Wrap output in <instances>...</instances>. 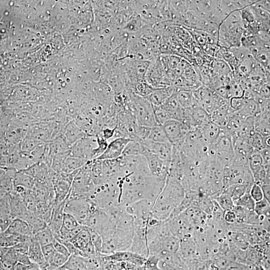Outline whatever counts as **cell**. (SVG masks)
<instances>
[{
  "mask_svg": "<svg viewBox=\"0 0 270 270\" xmlns=\"http://www.w3.org/2000/svg\"><path fill=\"white\" fill-rule=\"evenodd\" d=\"M31 237L2 232L0 234V247L10 248L19 243L27 241Z\"/></svg>",
  "mask_w": 270,
  "mask_h": 270,
  "instance_id": "30",
  "label": "cell"
},
{
  "mask_svg": "<svg viewBox=\"0 0 270 270\" xmlns=\"http://www.w3.org/2000/svg\"><path fill=\"white\" fill-rule=\"evenodd\" d=\"M141 142L145 151L154 154L164 161H171L173 153V146L171 143H157L148 140L141 141Z\"/></svg>",
  "mask_w": 270,
  "mask_h": 270,
  "instance_id": "17",
  "label": "cell"
},
{
  "mask_svg": "<svg viewBox=\"0 0 270 270\" xmlns=\"http://www.w3.org/2000/svg\"><path fill=\"white\" fill-rule=\"evenodd\" d=\"M185 197V190L179 180L168 175L164 188L151 210L152 216L162 223L166 221Z\"/></svg>",
  "mask_w": 270,
  "mask_h": 270,
  "instance_id": "2",
  "label": "cell"
},
{
  "mask_svg": "<svg viewBox=\"0 0 270 270\" xmlns=\"http://www.w3.org/2000/svg\"><path fill=\"white\" fill-rule=\"evenodd\" d=\"M86 226L101 236L115 228L111 217L104 210L97 208L90 217Z\"/></svg>",
  "mask_w": 270,
  "mask_h": 270,
  "instance_id": "11",
  "label": "cell"
},
{
  "mask_svg": "<svg viewBox=\"0 0 270 270\" xmlns=\"http://www.w3.org/2000/svg\"><path fill=\"white\" fill-rule=\"evenodd\" d=\"M42 250L47 263L48 260L56 251L53 244L42 247Z\"/></svg>",
  "mask_w": 270,
  "mask_h": 270,
  "instance_id": "50",
  "label": "cell"
},
{
  "mask_svg": "<svg viewBox=\"0 0 270 270\" xmlns=\"http://www.w3.org/2000/svg\"><path fill=\"white\" fill-rule=\"evenodd\" d=\"M28 266L17 263L13 270H27Z\"/></svg>",
  "mask_w": 270,
  "mask_h": 270,
  "instance_id": "53",
  "label": "cell"
},
{
  "mask_svg": "<svg viewBox=\"0 0 270 270\" xmlns=\"http://www.w3.org/2000/svg\"><path fill=\"white\" fill-rule=\"evenodd\" d=\"M194 236L180 240L178 254L185 262L199 259Z\"/></svg>",
  "mask_w": 270,
  "mask_h": 270,
  "instance_id": "19",
  "label": "cell"
},
{
  "mask_svg": "<svg viewBox=\"0 0 270 270\" xmlns=\"http://www.w3.org/2000/svg\"><path fill=\"white\" fill-rule=\"evenodd\" d=\"M27 270H42L38 265L32 264L28 266Z\"/></svg>",
  "mask_w": 270,
  "mask_h": 270,
  "instance_id": "54",
  "label": "cell"
},
{
  "mask_svg": "<svg viewBox=\"0 0 270 270\" xmlns=\"http://www.w3.org/2000/svg\"><path fill=\"white\" fill-rule=\"evenodd\" d=\"M67 199L62 203L53 207L52 214L48 226L54 235L57 234L62 226L64 209Z\"/></svg>",
  "mask_w": 270,
  "mask_h": 270,
  "instance_id": "25",
  "label": "cell"
},
{
  "mask_svg": "<svg viewBox=\"0 0 270 270\" xmlns=\"http://www.w3.org/2000/svg\"><path fill=\"white\" fill-rule=\"evenodd\" d=\"M254 129L264 138L270 137V118L261 116L255 117Z\"/></svg>",
  "mask_w": 270,
  "mask_h": 270,
  "instance_id": "34",
  "label": "cell"
},
{
  "mask_svg": "<svg viewBox=\"0 0 270 270\" xmlns=\"http://www.w3.org/2000/svg\"><path fill=\"white\" fill-rule=\"evenodd\" d=\"M109 260L115 262H126L136 266H143L146 259L129 251H119L107 255Z\"/></svg>",
  "mask_w": 270,
  "mask_h": 270,
  "instance_id": "21",
  "label": "cell"
},
{
  "mask_svg": "<svg viewBox=\"0 0 270 270\" xmlns=\"http://www.w3.org/2000/svg\"><path fill=\"white\" fill-rule=\"evenodd\" d=\"M260 154L263 159L264 164H270V149L267 147L260 151Z\"/></svg>",
  "mask_w": 270,
  "mask_h": 270,
  "instance_id": "51",
  "label": "cell"
},
{
  "mask_svg": "<svg viewBox=\"0 0 270 270\" xmlns=\"http://www.w3.org/2000/svg\"><path fill=\"white\" fill-rule=\"evenodd\" d=\"M175 89L173 87L155 89L147 97L153 106L160 107L173 94Z\"/></svg>",
  "mask_w": 270,
  "mask_h": 270,
  "instance_id": "27",
  "label": "cell"
},
{
  "mask_svg": "<svg viewBox=\"0 0 270 270\" xmlns=\"http://www.w3.org/2000/svg\"><path fill=\"white\" fill-rule=\"evenodd\" d=\"M260 186L261 187V188L263 193L264 198L270 203V184H263Z\"/></svg>",
  "mask_w": 270,
  "mask_h": 270,
  "instance_id": "52",
  "label": "cell"
},
{
  "mask_svg": "<svg viewBox=\"0 0 270 270\" xmlns=\"http://www.w3.org/2000/svg\"><path fill=\"white\" fill-rule=\"evenodd\" d=\"M148 227H134L133 232L132 241L129 250L133 253L147 258L149 252L148 246Z\"/></svg>",
  "mask_w": 270,
  "mask_h": 270,
  "instance_id": "16",
  "label": "cell"
},
{
  "mask_svg": "<svg viewBox=\"0 0 270 270\" xmlns=\"http://www.w3.org/2000/svg\"><path fill=\"white\" fill-rule=\"evenodd\" d=\"M133 232L114 228L102 235L100 254L109 255L119 251H129L132 241Z\"/></svg>",
  "mask_w": 270,
  "mask_h": 270,
  "instance_id": "7",
  "label": "cell"
},
{
  "mask_svg": "<svg viewBox=\"0 0 270 270\" xmlns=\"http://www.w3.org/2000/svg\"><path fill=\"white\" fill-rule=\"evenodd\" d=\"M223 219L227 225L236 223V217L232 210H226L223 212Z\"/></svg>",
  "mask_w": 270,
  "mask_h": 270,
  "instance_id": "48",
  "label": "cell"
},
{
  "mask_svg": "<svg viewBox=\"0 0 270 270\" xmlns=\"http://www.w3.org/2000/svg\"><path fill=\"white\" fill-rule=\"evenodd\" d=\"M201 130L203 138L210 145L216 142L221 131V129L211 121L204 125Z\"/></svg>",
  "mask_w": 270,
  "mask_h": 270,
  "instance_id": "31",
  "label": "cell"
},
{
  "mask_svg": "<svg viewBox=\"0 0 270 270\" xmlns=\"http://www.w3.org/2000/svg\"><path fill=\"white\" fill-rule=\"evenodd\" d=\"M254 183L248 160L234 156L232 161L224 167L223 176L224 190L234 184H245L252 187Z\"/></svg>",
  "mask_w": 270,
  "mask_h": 270,
  "instance_id": "5",
  "label": "cell"
},
{
  "mask_svg": "<svg viewBox=\"0 0 270 270\" xmlns=\"http://www.w3.org/2000/svg\"><path fill=\"white\" fill-rule=\"evenodd\" d=\"M270 202L265 199L256 202L254 208V212L259 216H265L270 217Z\"/></svg>",
  "mask_w": 270,
  "mask_h": 270,
  "instance_id": "43",
  "label": "cell"
},
{
  "mask_svg": "<svg viewBox=\"0 0 270 270\" xmlns=\"http://www.w3.org/2000/svg\"><path fill=\"white\" fill-rule=\"evenodd\" d=\"M175 94L180 106L184 109H189L197 105L191 89H176Z\"/></svg>",
  "mask_w": 270,
  "mask_h": 270,
  "instance_id": "29",
  "label": "cell"
},
{
  "mask_svg": "<svg viewBox=\"0 0 270 270\" xmlns=\"http://www.w3.org/2000/svg\"><path fill=\"white\" fill-rule=\"evenodd\" d=\"M14 220L12 217L9 194L0 199V229L5 231Z\"/></svg>",
  "mask_w": 270,
  "mask_h": 270,
  "instance_id": "23",
  "label": "cell"
},
{
  "mask_svg": "<svg viewBox=\"0 0 270 270\" xmlns=\"http://www.w3.org/2000/svg\"><path fill=\"white\" fill-rule=\"evenodd\" d=\"M214 200L223 211L226 210H232L234 206V201L231 197L224 192L218 195Z\"/></svg>",
  "mask_w": 270,
  "mask_h": 270,
  "instance_id": "41",
  "label": "cell"
},
{
  "mask_svg": "<svg viewBox=\"0 0 270 270\" xmlns=\"http://www.w3.org/2000/svg\"><path fill=\"white\" fill-rule=\"evenodd\" d=\"M162 126L171 144L180 149L189 131L181 122L174 119L169 120Z\"/></svg>",
  "mask_w": 270,
  "mask_h": 270,
  "instance_id": "13",
  "label": "cell"
},
{
  "mask_svg": "<svg viewBox=\"0 0 270 270\" xmlns=\"http://www.w3.org/2000/svg\"><path fill=\"white\" fill-rule=\"evenodd\" d=\"M245 28L240 10L230 13L221 23L218 32V45L230 49L241 46Z\"/></svg>",
  "mask_w": 270,
  "mask_h": 270,
  "instance_id": "3",
  "label": "cell"
},
{
  "mask_svg": "<svg viewBox=\"0 0 270 270\" xmlns=\"http://www.w3.org/2000/svg\"><path fill=\"white\" fill-rule=\"evenodd\" d=\"M128 108L135 115L139 125L149 128L159 125L154 108L147 97H142L133 92L129 93Z\"/></svg>",
  "mask_w": 270,
  "mask_h": 270,
  "instance_id": "6",
  "label": "cell"
},
{
  "mask_svg": "<svg viewBox=\"0 0 270 270\" xmlns=\"http://www.w3.org/2000/svg\"><path fill=\"white\" fill-rule=\"evenodd\" d=\"M89 229L91 242L94 246L97 252L100 253L103 243L102 237L94 230L90 228Z\"/></svg>",
  "mask_w": 270,
  "mask_h": 270,
  "instance_id": "46",
  "label": "cell"
},
{
  "mask_svg": "<svg viewBox=\"0 0 270 270\" xmlns=\"http://www.w3.org/2000/svg\"><path fill=\"white\" fill-rule=\"evenodd\" d=\"M143 156L146 160L150 173L156 178L166 181L169 174L170 161H164L147 151L145 152Z\"/></svg>",
  "mask_w": 270,
  "mask_h": 270,
  "instance_id": "14",
  "label": "cell"
},
{
  "mask_svg": "<svg viewBox=\"0 0 270 270\" xmlns=\"http://www.w3.org/2000/svg\"><path fill=\"white\" fill-rule=\"evenodd\" d=\"M232 143L234 156L237 158L248 160L254 150L249 142L243 139L233 137Z\"/></svg>",
  "mask_w": 270,
  "mask_h": 270,
  "instance_id": "26",
  "label": "cell"
},
{
  "mask_svg": "<svg viewBox=\"0 0 270 270\" xmlns=\"http://www.w3.org/2000/svg\"><path fill=\"white\" fill-rule=\"evenodd\" d=\"M227 237L229 243L238 249L245 250L250 246L247 239L241 233L228 231Z\"/></svg>",
  "mask_w": 270,
  "mask_h": 270,
  "instance_id": "32",
  "label": "cell"
},
{
  "mask_svg": "<svg viewBox=\"0 0 270 270\" xmlns=\"http://www.w3.org/2000/svg\"><path fill=\"white\" fill-rule=\"evenodd\" d=\"M249 143L254 150L259 152L267 147L265 144L264 138L255 131L250 137Z\"/></svg>",
  "mask_w": 270,
  "mask_h": 270,
  "instance_id": "42",
  "label": "cell"
},
{
  "mask_svg": "<svg viewBox=\"0 0 270 270\" xmlns=\"http://www.w3.org/2000/svg\"><path fill=\"white\" fill-rule=\"evenodd\" d=\"M248 163L252 174L260 170L264 165L260 152L256 150H254L248 157Z\"/></svg>",
  "mask_w": 270,
  "mask_h": 270,
  "instance_id": "38",
  "label": "cell"
},
{
  "mask_svg": "<svg viewBox=\"0 0 270 270\" xmlns=\"http://www.w3.org/2000/svg\"><path fill=\"white\" fill-rule=\"evenodd\" d=\"M251 188L245 184H237L226 188L223 192L229 195L234 202L245 194L250 193Z\"/></svg>",
  "mask_w": 270,
  "mask_h": 270,
  "instance_id": "33",
  "label": "cell"
},
{
  "mask_svg": "<svg viewBox=\"0 0 270 270\" xmlns=\"http://www.w3.org/2000/svg\"><path fill=\"white\" fill-rule=\"evenodd\" d=\"M118 179L122 187L120 204L125 206L143 200L154 204L166 181L150 173L145 158L136 170Z\"/></svg>",
  "mask_w": 270,
  "mask_h": 270,
  "instance_id": "1",
  "label": "cell"
},
{
  "mask_svg": "<svg viewBox=\"0 0 270 270\" xmlns=\"http://www.w3.org/2000/svg\"><path fill=\"white\" fill-rule=\"evenodd\" d=\"M81 225L72 215L64 212L62 227L69 230H73Z\"/></svg>",
  "mask_w": 270,
  "mask_h": 270,
  "instance_id": "45",
  "label": "cell"
},
{
  "mask_svg": "<svg viewBox=\"0 0 270 270\" xmlns=\"http://www.w3.org/2000/svg\"><path fill=\"white\" fill-rule=\"evenodd\" d=\"M233 113L228 103L222 106L210 115V120L212 122L221 129H223L226 127L229 119Z\"/></svg>",
  "mask_w": 270,
  "mask_h": 270,
  "instance_id": "24",
  "label": "cell"
},
{
  "mask_svg": "<svg viewBox=\"0 0 270 270\" xmlns=\"http://www.w3.org/2000/svg\"><path fill=\"white\" fill-rule=\"evenodd\" d=\"M69 258L55 251L47 261L49 270H54L62 267L68 261Z\"/></svg>",
  "mask_w": 270,
  "mask_h": 270,
  "instance_id": "39",
  "label": "cell"
},
{
  "mask_svg": "<svg viewBox=\"0 0 270 270\" xmlns=\"http://www.w3.org/2000/svg\"><path fill=\"white\" fill-rule=\"evenodd\" d=\"M131 140L118 138L110 141L104 153L95 160H114L121 157L124 150Z\"/></svg>",
  "mask_w": 270,
  "mask_h": 270,
  "instance_id": "18",
  "label": "cell"
},
{
  "mask_svg": "<svg viewBox=\"0 0 270 270\" xmlns=\"http://www.w3.org/2000/svg\"><path fill=\"white\" fill-rule=\"evenodd\" d=\"M145 152L141 141L131 140L126 145L122 155L124 156H143Z\"/></svg>",
  "mask_w": 270,
  "mask_h": 270,
  "instance_id": "35",
  "label": "cell"
},
{
  "mask_svg": "<svg viewBox=\"0 0 270 270\" xmlns=\"http://www.w3.org/2000/svg\"><path fill=\"white\" fill-rule=\"evenodd\" d=\"M70 242L81 252L84 258L93 257L98 254L91 242L90 229L87 226H85Z\"/></svg>",
  "mask_w": 270,
  "mask_h": 270,
  "instance_id": "12",
  "label": "cell"
},
{
  "mask_svg": "<svg viewBox=\"0 0 270 270\" xmlns=\"http://www.w3.org/2000/svg\"><path fill=\"white\" fill-rule=\"evenodd\" d=\"M53 245L56 252L68 257H70L71 256L67 248L64 244L59 242L55 240V241L53 243Z\"/></svg>",
  "mask_w": 270,
  "mask_h": 270,
  "instance_id": "49",
  "label": "cell"
},
{
  "mask_svg": "<svg viewBox=\"0 0 270 270\" xmlns=\"http://www.w3.org/2000/svg\"><path fill=\"white\" fill-rule=\"evenodd\" d=\"M146 140L157 143H171L163 127L161 125H157L151 128L149 136Z\"/></svg>",
  "mask_w": 270,
  "mask_h": 270,
  "instance_id": "36",
  "label": "cell"
},
{
  "mask_svg": "<svg viewBox=\"0 0 270 270\" xmlns=\"http://www.w3.org/2000/svg\"><path fill=\"white\" fill-rule=\"evenodd\" d=\"M34 237L41 247L53 244L55 241L53 233L49 226L36 233Z\"/></svg>",
  "mask_w": 270,
  "mask_h": 270,
  "instance_id": "37",
  "label": "cell"
},
{
  "mask_svg": "<svg viewBox=\"0 0 270 270\" xmlns=\"http://www.w3.org/2000/svg\"><path fill=\"white\" fill-rule=\"evenodd\" d=\"M122 188L118 179L95 186L88 199L99 209L107 210L120 204Z\"/></svg>",
  "mask_w": 270,
  "mask_h": 270,
  "instance_id": "4",
  "label": "cell"
},
{
  "mask_svg": "<svg viewBox=\"0 0 270 270\" xmlns=\"http://www.w3.org/2000/svg\"><path fill=\"white\" fill-rule=\"evenodd\" d=\"M165 222L171 233L179 240L185 237L195 235L194 229L182 213Z\"/></svg>",
  "mask_w": 270,
  "mask_h": 270,
  "instance_id": "15",
  "label": "cell"
},
{
  "mask_svg": "<svg viewBox=\"0 0 270 270\" xmlns=\"http://www.w3.org/2000/svg\"><path fill=\"white\" fill-rule=\"evenodd\" d=\"M193 95L197 104L210 115L222 106L229 103V101L204 86L193 90Z\"/></svg>",
  "mask_w": 270,
  "mask_h": 270,
  "instance_id": "9",
  "label": "cell"
},
{
  "mask_svg": "<svg viewBox=\"0 0 270 270\" xmlns=\"http://www.w3.org/2000/svg\"><path fill=\"white\" fill-rule=\"evenodd\" d=\"M234 205L241 207L249 211H254L256 202L252 198L250 193H247L234 201Z\"/></svg>",
  "mask_w": 270,
  "mask_h": 270,
  "instance_id": "40",
  "label": "cell"
},
{
  "mask_svg": "<svg viewBox=\"0 0 270 270\" xmlns=\"http://www.w3.org/2000/svg\"><path fill=\"white\" fill-rule=\"evenodd\" d=\"M153 108L156 121L159 125L162 126L172 119L171 115L160 107L153 106Z\"/></svg>",
  "mask_w": 270,
  "mask_h": 270,
  "instance_id": "44",
  "label": "cell"
},
{
  "mask_svg": "<svg viewBox=\"0 0 270 270\" xmlns=\"http://www.w3.org/2000/svg\"><path fill=\"white\" fill-rule=\"evenodd\" d=\"M28 255L31 263L38 265L42 270H50L43 255L42 247L34 235L29 239V248Z\"/></svg>",
  "mask_w": 270,
  "mask_h": 270,
  "instance_id": "20",
  "label": "cell"
},
{
  "mask_svg": "<svg viewBox=\"0 0 270 270\" xmlns=\"http://www.w3.org/2000/svg\"><path fill=\"white\" fill-rule=\"evenodd\" d=\"M97 209L88 198L67 199L64 212L72 215L81 225L86 226L91 216Z\"/></svg>",
  "mask_w": 270,
  "mask_h": 270,
  "instance_id": "8",
  "label": "cell"
},
{
  "mask_svg": "<svg viewBox=\"0 0 270 270\" xmlns=\"http://www.w3.org/2000/svg\"><path fill=\"white\" fill-rule=\"evenodd\" d=\"M236 217V223L257 226L259 216L254 211H249L244 208L234 205L233 209Z\"/></svg>",
  "mask_w": 270,
  "mask_h": 270,
  "instance_id": "22",
  "label": "cell"
},
{
  "mask_svg": "<svg viewBox=\"0 0 270 270\" xmlns=\"http://www.w3.org/2000/svg\"><path fill=\"white\" fill-rule=\"evenodd\" d=\"M250 194L256 202H259L264 199L261 187L257 184H254L251 189Z\"/></svg>",
  "mask_w": 270,
  "mask_h": 270,
  "instance_id": "47",
  "label": "cell"
},
{
  "mask_svg": "<svg viewBox=\"0 0 270 270\" xmlns=\"http://www.w3.org/2000/svg\"><path fill=\"white\" fill-rule=\"evenodd\" d=\"M213 145L216 151V159L224 167L229 164L234 157L231 136L221 129L218 139Z\"/></svg>",
  "mask_w": 270,
  "mask_h": 270,
  "instance_id": "10",
  "label": "cell"
},
{
  "mask_svg": "<svg viewBox=\"0 0 270 270\" xmlns=\"http://www.w3.org/2000/svg\"><path fill=\"white\" fill-rule=\"evenodd\" d=\"M2 232L1 229H0V234H1Z\"/></svg>",
  "mask_w": 270,
  "mask_h": 270,
  "instance_id": "55",
  "label": "cell"
},
{
  "mask_svg": "<svg viewBox=\"0 0 270 270\" xmlns=\"http://www.w3.org/2000/svg\"><path fill=\"white\" fill-rule=\"evenodd\" d=\"M3 232L27 237L34 236L31 226L25 221L20 219L13 220L7 229Z\"/></svg>",
  "mask_w": 270,
  "mask_h": 270,
  "instance_id": "28",
  "label": "cell"
}]
</instances>
